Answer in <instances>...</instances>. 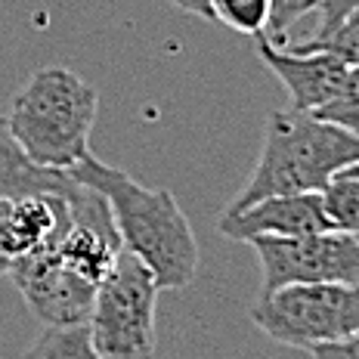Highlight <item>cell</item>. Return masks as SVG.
I'll use <instances>...</instances> for the list:
<instances>
[{
	"label": "cell",
	"instance_id": "cell-1",
	"mask_svg": "<svg viewBox=\"0 0 359 359\" xmlns=\"http://www.w3.org/2000/svg\"><path fill=\"white\" fill-rule=\"evenodd\" d=\"M72 180L106 196L121 245L152 269L158 288H186L198 276V238L174 192L152 189L93 152L69 170Z\"/></svg>",
	"mask_w": 359,
	"mask_h": 359
},
{
	"label": "cell",
	"instance_id": "cell-2",
	"mask_svg": "<svg viewBox=\"0 0 359 359\" xmlns=\"http://www.w3.org/2000/svg\"><path fill=\"white\" fill-rule=\"evenodd\" d=\"M353 164H359V133L313 111L279 109L266 118L260 158L226 211H242L269 196L323 192L328 180Z\"/></svg>",
	"mask_w": 359,
	"mask_h": 359
},
{
	"label": "cell",
	"instance_id": "cell-3",
	"mask_svg": "<svg viewBox=\"0 0 359 359\" xmlns=\"http://www.w3.org/2000/svg\"><path fill=\"white\" fill-rule=\"evenodd\" d=\"M100 93L62 65L34 72L10 102V130L41 168L72 170L90 155Z\"/></svg>",
	"mask_w": 359,
	"mask_h": 359
},
{
	"label": "cell",
	"instance_id": "cell-4",
	"mask_svg": "<svg viewBox=\"0 0 359 359\" xmlns=\"http://www.w3.org/2000/svg\"><path fill=\"white\" fill-rule=\"evenodd\" d=\"M158 282L137 254L121 251L106 279L96 285L90 338L100 359H155V306Z\"/></svg>",
	"mask_w": 359,
	"mask_h": 359
},
{
	"label": "cell",
	"instance_id": "cell-5",
	"mask_svg": "<svg viewBox=\"0 0 359 359\" xmlns=\"http://www.w3.org/2000/svg\"><path fill=\"white\" fill-rule=\"evenodd\" d=\"M248 316L266 338L285 347L310 350L359 328V285H344V282L282 285L257 294Z\"/></svg>",
	"mask_w": 359,
	"mask_h": 359
},
{
	"label": "cell",
	"instance_id": "cell-6",
	"mask_svg": "<svg viewBox=\"0 0 359 359\" xmlns=\"http://www.w3.org/2000/svg\"><path fill=\"white\" fill-rule=\"evenodd\" d=\"M260 260V294L297 282H344L359 285V236L328 233L297 238H254L248 242Z\"/></svg>",
	"mask_w": 359,
	"mask_h": 359
},
{
	"label": "cell",
	"instance_id": "cell-7",
	"mask_svg": "<svg viewBox=\"0 0 359 359\" xmlns=\"http://www.w3.org/2000/svg\"><path fill=\"white\" fill-rule=\"evenodd\" d=\"M65 201H69V226L56 242L53 254L59 264L74 269L81 279L100 285L109 269L115 266L118 254L124 251L111 208L106 196H100L78 180H72Z\"/></svg>",
	"mask_w": 359,
	"mask_h": 359
},
{
	"label": "cell",
	"instance_id": "cell-8",
	"mask_svg": "<svg viewBox=\"0 0 359 359\" xmlns=\"http://www.w3.org/2000/svg\"><path fill=\"white\" fill-rule=\"evenodd\" d=\"M10 279L25 297L32 316L41 319L43 325H81L90 319L96 285L59 264L53 251L13 264Z\"/></svg>",
	"mask_w": 359,
	"mask_h": 359
},
{
	"label": "cell",
	"instance_id": "cell-9",
	"mask_svg": "<svg viewBox=\"0 0 359 359\" xmlns=\"http://www.w3.org/2000/svg\"><path fill=\"white\" fill-rule=\"evenodd\" d=\"M257 56L276 78L285 84L291 96V109L297 111H319L323 106L338 96V90L347 81L350 65L341 62L338 56L325 53L316 47H291L273 43L266 34H257Z\"/></svg>",
	"mask_w": 359,
	"mask_h": 359
},
{
	"label": "cell",
	"instance_id": "cell-10",
	"mask_svg": "<svg viewBox=\"0 0 359 359\" xmlns=\"http://www.w3.org/2000/svg\"><path fill=\"white\" fill-rule=\"evenodd\" d=\"M226 238L254 242V238H297L313 233H328V220L319 192H291V196H269L242 211H226L217 220Z\"/></svg>",
	"mask_w": 359,
	"mask_h": 359
},
{
	"label": "cell",
	"instance_id": "cell-11",
	"mask_svg": "<svg viewBox=\"0 0 359 359\" xmlns=\"http://www.w3.org/2000/svg\"><path fill=\"white\" fill-rule=\"evenodd\" d=\"M65 192H37V196H25L6 205L4 251L10 257V264H19L25 257L56 248V242L69 226Z\"/></svg>",
	"mask_w": 359,
	"mask_h": 359
},
{
	"label": "cell",
	"instance_id": "cell-12",
	"mask_svg": "<svg viewBox=\"0 0 359 359\" xmlns=\"http://www.w3.org/2000/svg\"><path fill=\"white\" fill-rule=\"evenodd\" d=\"M69 186V170H50L34 164L13 137L6 115H0V201H16L37 192H65Z\"/></svg>",
	"mask_w": 359,
	"mask_h": 359
},
{
	"label": "cell",
	"instance_id": "cell-13",
	"mask_svg": "<svg viewBox=\"0 0 359 359\" xmlns=\"http://www.w3.org/2000/svg\"><path fill=\"white\" fill-rule=\"evenodd\" d=\"M22 359H100L90 325H43Z\"/></svg>",
	"mask_w": 359,
	"mask_h": 359
},
{
	"label": "cell",
	"instance_id": "cell-14",
	"mask_svg": "<svg viewBox=\"0 0 359 359\" xmlns=\"http://www.w3.org/2000/svg\"><path fill=\"white\" fill-rule=\"evenodd\" d=\"M323 208L332 220V229L359 236V177L341 170L323 186Z\"/></svg>",
	"mask_w": 359,
	"mask_h": 359
},
{
	"label": "cell",
	"instance_id": "cell-15",
	"mask_svg": "<svg viewBox=\"0 0 359 359\" xmlns=\"http://www.w3.org/2000/svg\"><path fill=\"white\" fill-rule=\"evenodd\" d=\"M214 22H223L238 34H266L269 0H211Z\"/></svg>",
	"mask_w": 359,
	"mask_h": 359
},
{
	"label": "cell",
	"instance_id": "cell-16",
	"mask_svg": "<svg viewBox=\"0 0 359 359\" xmlns=\"http://www.w3.org/2000/svg\"><path fill=\"white\" fill-rule=\"evenodd\" d=\"M313 115H319V118H325V121H334V124L347 127V130L359 133V65H350L347 81H344V87L338 90V96L319 111H313Z\"/></svg>",
	"mask_w": 359,
	"mask_h": 359
},
{
	"label": "cell",
	"instance_id": "cell-17",
	"mask_svg": "<svg viewBox=\"0 0 359 359\" xmlns=\"http://www.w3.org/2000/svg\"><path fill=\"white\" fill-rule=\"evenodd\" d=\"M304 47L325 50V53L338 56L341 62L359 65V10L350 13V16L344 19L332 34H325V37H313V41H306V43H304Z\"/></svg>",
	"mask_w": 359,
	"mask_h": 359
},
{
	"label": "cell",
	"instance_id": "cell-18",
	"mask_svg": "<svg viewBox=\"0 0 359 359\" xmlns=\"http://www.w3.org/2000/svg\"><path fill=\"white\" fill-rule=\"evenodd\" d=\"M319 0H269V25H266V37L273 43H285V37L291 32L297 19L304 13L316 10Z\"/></svg>",
	"mask_w": 359,
	"mask_h": 359
},
{
	"label": "cell",
	"instance_id": "cell-19",
	"mask_svg": "<svg viewBox=\"0 0 359 359\" xmlns=\"http://www.w3.org/2000/svg\"><path fill=\"white\" fill-rule=\"evenodd\" d=\"M316 10H319L316 37H325V34H332L350 13L359 10V0H319Z\"/></svg>",
	"mask_w": 359,
	"mask_h": 359
},
{
	"label": "cell",
	"instance_id": "cell-20",
	"mask_svg": "<svg viewBox=\"0 0 359 359\" xmlns=\"http://www.w3.org/2000/svg\"><path fill=\"white\" fill-rule=\"evenodd\" d=\"M310 356L313 359H359V328L338 341H325L310 347Z\"/></svg>",
	"mask_w": 359,
	"mask_h": 359
},
{
	"label": "cell",
	"instance_id": "cell-21",
	"mask_svg": "<svg viewBox=\"0 0 359 359\" xmlns=\"http://www.w3.org/2000/svg\"><path fill=\"white\" fill-rule=\"evenodd\" d=\"M174 6H180L183 13H189V16H201L208 22H214V10H211V0H170Z\"/></svg>",
	"mask_w": 359,
	"mask_h": 359
},
{
	"label": "cell",
	"instance_id": "cell-22",
	"mask_svg": "<svg viewBox=\"0 0 359 359\" xmlns=\"http://www.w3.org/2000/svg\"><path fill=\"white\" fill-rule=\"evenodd\" d=\"M6 205H10V201H0V276H10V269H13L10 257H6V251H4V214H6Z\"/></svg>",
	"mask_w": 359,
	"mask_h": 359
},
{
	"label": "cell",
	"instance_id": "cell-23",
	"mask_svg": "<svg viewBox=\"0 0 359 359\" xmlns=\"http://www.w3.org/2000/svg\"><path fill=\"white\" fill-rule=\"evenodd\" d=\"M347 170H350V174H356V177H359V164H353V168H347Z\"/></svg>",
	"mask_w": 359,
	"mask_h": 359
}]
</instances>
